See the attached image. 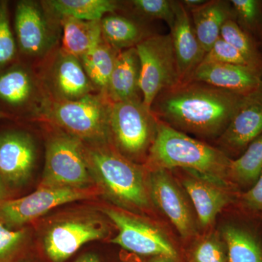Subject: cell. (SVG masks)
<instances>
[{
    "label": "cell",
    "mask_w": 262,
    "mask_h": 262,
    "mask_svg": "<svg viewBox=\"0 0 262 262\" xmlns=\"http://www.w3.org/2000/svg\"><path fill=\"white\" fill-rule=\"evenodd\" d=\"M261 80H262V71H261Z\"/></svg>",
    "instance_id": "42"
},
{
    "label": "cell",
    "mask_w": 262,
    "mask_h": 262,
    "mask_svg": "<svg viewBox=\"0 0 262 262\" xmlns=\"http://www.w3.org/2000/svg\"><path fill=\"white\" fill-rule=\"evenodd\" d=\"M228 262H262V215L239 209L222 229Z\"/></svg>",
    "instance_id": "15"
},
{
    "label": "cell",
    "mask_w": 262,
    "mask_h": 262,
    "mask_svg": "<svg viewBox=\"0 0 262 262\" xmlns=\"http://www.w3.org/2000/svg\"><path fill=\"white\" fill-rule=\"evenodd\" d=\"M104 221L93 213H76L56 221L43 237V247L53 262H63L83 245L106 237Z\"/></svg>",
    "instance_id": "10"
},
{
    "label": "cell",
    "mask_w": 262,
    "mask_h": 262,
    "mask_svg": "<svg viewBox=\"0 0 262 262\" xmlns=\"http://www.w3.org/2000/svg\"><path fill=\"white\" fill-rule=\"evenodd\" d=\"M158 122L156 137L146 162L149 170L189 169L231 182L229 170L232 160L223 151Z\"/></svg>",
    "instance_id": "2"
},
{
    "label": "cell",
    "mask_w": 262,
    "mask_h": 262,
    "mask_svg": "<svg viewBox=\"0 0 262 262\" xmlns=\"http://www.w3.org/2000/svg\"><path fill=\"white\" fill-rule=\"evenodd\" d=\"M95 182L117 206L126 211H146L151 207L147 179L143 169L110 144L85 146Z\"/></svg>",
    "instance_id": "3"
},
{
    "label": "cell",
    "mask_w": 262,
    "mask_h": 262,
    "mask_svg": "<svg viewBox=\"0 0 262 262\" xmlns=\"http://www.w3.org/2000/svg\"><path fill=\"white\" fill-rule=\"evenodd\" d=\"M191 81L204 82L241 96L251 94L262 86L260 71L248 66L215 62L201 63L189 82Z\"/></svg>",
    "instance_id": "18"
},
{
    "label": "cell",
    "mask_w": 262,
    "mask_h": 262,
    "mask_svg": "<svg viewBox=\"0 0 262 262\" xmlns=\"http://www.w3.org/2000/svg\"><path fill=\"white\" fill-rule=\"evenodd\" d=\"M28 231L8 228L0 221V262H12L27 244Z\"/></svg>",
    "instance_id": "33"
},
{
    "label": "cell",
    "mask_w": 262,
    "mask_h": 262,
    "mask_svg": "<svg viewBox=\"0 0 262 262\" xmlns=\"http://www.w3.org/2000/svg\"><path fill=\"white\" fill-rule=\"evenodd\" d=\"M158 122L143 101L112 102L108 120L110 142L130 161L146 162L156 137Z\"/></svg>",
    "instance_id": "5"
},
{
    "label": "cell",
    "mask_w": 262,
    "mask_h": 262,
    "mask_svg": "<svg viewBox=\"0 0 262 262\" xmlns=\"http://www.w3.org/2000/svg\"><path fill=\"white\" fill-rule=\"evenodd\" d=\"M140 72L136 47L119 52L108 83V99L112 102L143 101Z\"/></svg>",
    "instance_id": "20"
},
{
    "label": "cell",
    "mask_w": 262,
    "mask_h": 262,
    "mask_svg": "<svg viewBox=\"0 0 262 262\" xmlns=\"http://www.w3.org/2000/svg\"><path fill=\"white\" fill-rule=\"evenodd\" d=\"M234 21L243 30L262 42V0H230Z\"/></svg>",
    "instance_id": "29"
},
{
    "label": "cell",
    "mask_w": 262,
    "mask_h": 262,
    "mask_svg": "<svg viewBox=\"0 0 262 262\" xmlns=\"http://www.w3.org/2000/svg\"><path fill=\"white\" fill-rule=\"evenodd\" d=\"M149 262H181L174 258L165 257V256H157L152 257Z\"/></svg>",
    "instance_id": "39"
},
{
    "label": "cell",
    "mask_w": 262,
    "mask_h": 262,
    "mask_svg": "<svg viewBox=\"0 0 262 262\" xmlns=\"http://www.w3.org/2000/svg\"><path fill=\"white\" fill-rule=\"evenodd\" d=\"M189 13L196 38L206 53L220 39L225 22L234 20L232 5L227 0H208Z\"/></svg>",
    "instance_id": "21"
},
{
    "label": "cell",
    "mask_w": 262,
    "mask_h": 262,
    "mask_svg": "<svg viewBox=\"0 0 262 262\" xmlns=\"http://www.w3.org/2000/svg\"><path fill=\"white\" fill-rule=\"evenodd\" d=\"M203 62H215L250 67L241 53L221 37L213 44L211 49L207 52L202 63Z\"/></svg>",
    "instance_id": "34"
},
{
    "label": "cell",
    "mask_w": 262,
    "mask_h": 262,
    "mask_svg": "<svg viewBox=\"0 0 262 262\" xmlns=\"http://www.w3.org/2000/svg\"><path fill=\"white\" fill-rule=\"evenodd\" d=\"M133 13L142 20H162L169 28L174 21L173 0H132L127 2Z\"/></svg>",
    "instance_id": "32"
},
{
    "label": "cell",
    "mask_w": 262,
    "mask_h": 262,
    "mask_svg": "<svg viewBox=\"0 0 262 262\" xmlns=\"http://www.w3.org/2000/svg\"><path fill=\"white\" fill-rule=\"evenodd\" d=\"M140 61L143 103L151 110L160 92L180 83L171 35L152 34L136 46Z\"/></svg>",
    "instance_id": "7"
},
{
    "label": "cell",
    "mask_w": 262,
    "mask_h": 262,
    "mask_svg": "<svg viewBox=\"0 0 262 262\" xmlns=\"http://www.w3.org/2000/svg\"><path fill=\"white\" fill-rule=\"evenodd\" d=\"M182 262H228L223 239L215 234L196 239L182 253Z\"/></svg>",
    "instance_id": "30"
},
{
    "label": "cell",
    "mask_w": 262,
    "mask_h": 262,
    "mask_svg": "<svg viewBox=\"0 0 262 262\" xmlns=\"http://www.w3.org/2000/svg\"><path fill=\"white\" fill-rule=\"evenodd\" d=\"M10 117H11V115L9 113L0 108V120H2V119H9Z\"/></svg>",
    "instance_id": "40"
},
{
    "label": "cell",
    "mask_w": 262,
    "mask_h": 262,
    "mask_svg": "<svg viewBox=\"0 0 262 262\" xmlns=\"http://www.w3.org/2000/svg\"><path fill=\"white\" fill-rule=\"evenodd\" d=\"M59 20L63 27L61 50L79 59L103 39L101 20L86 21L70 17Z\"/></svg>",
    "instance_id": "25"
},
{
    "label": "cell",
    "mask_w": 262,
    "mask_h": 262,
    "mask_svg": "<svg viewBox=\"0 0 262 262\" xmlns=\"http://www.w3.org/2000/svg\"><path fill=\"white\" fill-rule=\"evenodd\" d=\"M7 185L8 184L0 174V203L7 200Z\"/></svg>",
    "instance_id": "37"
},
{
    "label": "cell",
    "mask_w": 262,
    "mask_h": 262,
    "mask_svg": "<svg viewBox=\"0 0 262 262\" xmlns=\"http://www.w3.org/2000/svg\"><path fill=\"white\" fill-rule=\"evenodd\" d=\"M260 47H261L262 50V42L260 43Z\"/></svg>",
    "instance_id": "41"
},
{
    "label": "cell",
    "mask_w": 262,
    "mask_h": 262,
    "mask_svg": "<svg viewBox=\"0 0 262 262\" xmlns=\"http://www.w3.org/2000/svg\"><path fill=\"white\" fill-rule=\"evenodd\" d=\"M112 101L100 93L80 99L61 101L50 97L41 101L38 115L90 145L110 144Z\"/></svg>",
    "instance_id": "4"
},
{
    "label": "cell",
    "mask_w": 262,
    "mask_h": 262,
    "mask_svg": "<svg viewBox=\"0 0 262 262\" xmlns=\"http://www.w3.org/2000/svg\"><path fill=\"white\" fill-rule=\"evenodd\" d=\"M173 10L175 17L170 34L178 64L179 84L186 83L203 61L206 52L196 38L190 13L182 2L173 1Z\"/></svg>",
    "instance_id": "19"
},
{
    "label": "cell",
    "mask_w": 262,
    "mask_h": 262,
    "mask_svg": "<svg viewBox=\"0 0 262 262\" xmlns=\"http://www.w3.org/2000/svg\"><path fill=\"white\" fill-rule=\"evenodd\" d=\"M192 203L198 226L209 229L227 207L235 206L241 192L228 181L213 178L189 169L171 170Z\"/></svg>",
    "instance_id": "8"
},
{
    "label": "cell",
    "mask_w": 262,
    "mask_h": 262,
    "mask_svg": "<svg viewBox=\"0 0 262 262\" xmlns=\"http://www.w3.org/2000/svg\"><path fill=\"white\" fill-rule=\"evenodd\" d=\"M76 262H101V261L96 255L88 253V254H84L81 256Z\"/></svg>",
    "instance_id": "38"
},
{
    "label": "cell",
    "mask_w": 262,
    "mask_h": 262,
    "mask_svg": "<svg viewBox=\"0 0 262 262\" xmlns=\"http://www.w3.org/2000/svg\"><path fill=\"white\" fill-rule=\"evenodd\" d=\"M220 37L235 48L250 67L261 73L262 50L252 36L243 30L234 20H228L222 27Z\"/></svg>",
    "instance_id": "28"
},
{
    "label": "cell",
    "mask_w": 262,
    "mask_h": 262,
    "mask_svg": "<svg viewBox=\"0 0 262 262\" xmlns=\"http://www.w3.org/2000/svg\"><path fill=\"white\" fill-rule=\"evenodd\" d=\"M101 28L103 40L118 52L135 48L154 34L139 19L117 13L105 15L101 20Z\"/></svg>",
    "instance_id": "23"
},
{
    "label": "cell",
    "mask_w": 262,
    "mask_h": 262,
    "mask_svg": "<svg viewBox=\"0 0 262 262\" xmlns=\"http://www.w3.org/2000/svg\"><path fill=\"white\" fill-rule=\"evenodd\" d=\"M51 18L41 3L31 0H21L16 3L14 34L18 53L24 56L37 58L51 49L55 42Z\"/></svg>",
    "instance_id": "13"
},
{
    "label": "cell",
    "mask_w": 262,
    "mask_h": 262,
    "mask_svg": "<svg viewBox=\"0 0 262 262\" xmlns=\"http://www.w3.org/2000/svg\"><path fill=\"white\" fill-rule=\"evenodd\" d=\"M10 23L9 3L0 0V71L16 63L18 50Z\"/></svg>",
    "instance_id": "31"
},
{
    "label": "cell",
    "mask_w": 262,
    "mask_h": 262,
    "mask_svg": "<svg viewBox=\"0 0 262 262\" xmlns=\"http://www.w3.org/2000/svg\"><path fill=\"white\" fill-rule=\"evenodd\" d=\"M94 195V189L39 187L35 192L17 199L0 203V221L8 228L18 229L67 203Z\"/></svg>",
    "instance_id": "11"
},
{
    "label": "cell",
    "mask_w": 262,
    "mask_h": 262,
    "mask_svg": "<svg viewBox=\"0 0 262 262\" xmlns=\"http://www.w3.org/2000/svg\"><path fill=\"white\" fill-rule=\"evenodd\" d=\"M95 182L84 143L63 131L53 134L46 144L39 187L86 189H91Z\"/></svg>",
    "instance_id": "6"
},
{
    "label": "cell",
    "mask_w": 262,
    "mask_h": 262,
    "mask_svg": "<svg viewBox=\"0 0 262 262\" xmlns=\"http://www.w3.org/2000/svg\"><path fill=\"white\" fill-rule=\"evenodd\" d=\"M261 134L262 86L244 96L227 128L215 141V146L230 159H237Z\"/></svg>",
    "instance_id": "14"
},
{
    "label": "cell",
    "mask_w": 262,
    "mask_h": 262,
    "mask_svg": "<svg viewBox=\"0 0 262 262\" xmlns=\"http://www.w3.org/2000/svg\"><path fill=\"white\" fill-rule=\"evenodd\" d=\"M103 212L118 229L113 244L140 256H165L182 262L178 248L151 224L122 209L106 208Z\"/></svg>",
    "instance_id": "9"
},
{
    "label": "cell",
    "mask_w": 262,
    "mask_h": 262,
    "mask_svg": "<svg viewBox=\"0 0 262 262\" xmlns=\"http://www.w3.org/2000/svg\"><path fill=\"white\" fill-rule=\"evenodd\" d=\"M234 206L248 213L262 215V170L252 187L239 194Z\"/></svg>",
    "instance_id": "35"
},
{
    "label": "cell",
    "mask_w": 262,
    "mask_h": 262,
    "mask_svg": "<svg viewBox=\"0 0 262 262\" xmlns=\"http://www.w3.org/2000/svg\"><path fill=\"white\" fill-rule=\"evenodd\" d=\"M244 96L191 81L160 92L151 111L176 130L215 141L227 128Z\"/></svg>",
    "instance_id": "1"
},
{
    "label": "cell",
    "mask_w": 262,
    "mask_h": 262,
    "mask_svg": "<svg viewBox=\"0 0 262 262\" xmlns=\"http://www.w3.org/2000/svg\"><path fill=\"white\" fill-rule=\"evenodd\" d=\"M207 1L208 0H182L181 2L185 7L186 9L190 12L203 6V5L206 4Z\"/></svg>",
    "instance_id": "36"
},
{
    "label": "cell",
    "mask_w": 262,
    "mask_h": 262,
    "mask_svg": "<svg viewBox=\"0 0 262 262\" xmlns=\"http://www.w3.org/2000/svg\"><path fill=\"white\" fill-rule=\"evenodd\" d=\"M37 83L32 72L18 62L0 71V103L13 110L28 106L35 97Z\"/></svg>",
    "instance_id": "22"
},
{
    "label": "cell",
    "mask_w": 262,
    "mask_h": 262,
    "mask_svg": "<svg viewBox=\"0 0 262 262\" xmlns=\"http://www.w3.org/2000/svg\"><path fill=\"white\" fill-rule=\"evenodd\" d=\"M32 136L20 130L0 133V174L7 184L18 187L32 177L37 162Z\"/></svg>",
    "instance_id": "16"
},
{
    "label": "cell",
    "mask_w": 262,
    "mask_h": 262,
    "mask_svg": "<svg viewBox=\"0 0 262 262\" xmlns=\"http://www.w3.org/2000/svg\"><path fill=\"white\" fill-rule=\"evenodd\" d=\"M46 80L48 96L53 99L72 101L97 91L84 72L80 59L61 49L53 57Z\"/></svg>",
    "instance_id": "17"
},
{
    "label": "cell",
    "mask_w": 262,
    "mask_h": 262,
    "mask_svg": "<svg viewBox=\"0 0 262 262\" xmlns=\"http://www.w3.org/2000/svg\"><path fill=\"white\" fill-rule=\"evenodd\" d=\"M147 185L150 199L184 239L198 232V220L185 191L166 169L149 170Z\"/></svg>",
    "instance_id": "12"
},
{
    "label": "cell",
    "mask_w": 262,
    "mask_h": 262,
    "mask_svg": "<svg viewBox=\"0 0 262 262\" xmlns=\"http://www.w3.org/2000/svg\"><path fill=\"white\" fill-rule=\"evenodd\" d=\"M118 53L102 39L80 58L84 72L95 89L107 98L108 83Z\"/></svg>",
    "instance_id": "26"
},
{
    "label": "cell",
    "mask_w": 262,
    "mask_h": 262,
    "mask_svg": "<svg viewBox=\"0 0 262 262\" xmlns=\"http://www.w3.org/2000/svg\"><path fill=\"white\" fill-rule=\"evenodd\" d=\"M262 170V134L237 159L232 160L229 179L241 192L252 187Z\"/></svg>",
    "instance_id": "27"
},
{
    "label": "cell",
    "mask_w": 262,
    "mask_h": 262,
    "mask_svg": "<svg viewBox=\"0 0 262 262\" xmlns=\"http://www.w3.org/2000/svg\"><path fill=\"white\" fill-rule=\"evenodd\" d=\"M52 18L70 17L86 21H100L110 13L121 9V3L113 0H48L41 3Z\"/></svg>",
    "instance_id": "24"
}]
</instances>
